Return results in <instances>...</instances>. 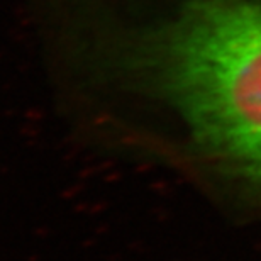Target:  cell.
I'll return each mask as SVG.
<instances>
[{
    "instance_id": "cell-1",
    "label": "cell",
    "mask_w": 261,
    "mask_h": 261,
    "mask_svg": "<svg viewBox=\"0 0 261 261\" xmlns=\"http://www.w3.org/2000/svg\"><path fill=\"white\" fill-rule=\"evenodd\" d=\"M109 56L222 173L261 187V0H124Z\"/></svg>"
}]
</instances>
